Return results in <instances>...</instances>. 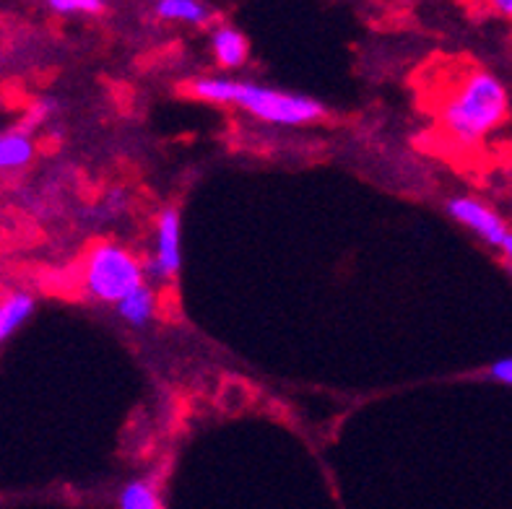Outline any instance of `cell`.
<instances>
[{
	"instance_id": "cell-5",
	"label": "cell",
	"mask_w": 512,
	"mask_h": 509,
	"mask_svg": "<svg viewBox=\"0 0 512 509\" xmlns=\"http://www.w3.org/2000/svg\"><path fill=\"white\" fill-rule=\"evenodd\" d=\"M182 250H180V213L177 208H164L156 221V252L146 263V273L169 281L180 273Z\"/></svg>"
},
{
	"instance_id": "cell-9",
	"label": "cell",
	"mask_w": 512,
	"mask_h": 509,
	"mask_svg": "<svg viewBox=\"0 0 512 509\" xmlns=\"http://www.w3.org/2000/svg\"><path fill=\"white\" fill-rule=\"evenodd\" d=\"M34 159V143L24 130L0 133V169H21Z\"/></svg>"
},
{
	"instance_id": "cell-4",
	"label": "cell",
	"mask_w": 512,
	"mask_h": 509,
	"mask_svg": "<svg viewBox=\"0 0 512 509\" xmlns=\"http://www.w3.org/2000/svg\"><path fill=\"white\" fill-rule=\"evenodd\" d=\"M448 213L458 224L468 226L479 239H484L487 245L500 247L505 242L510 226L505 224L500 213L484 206L481 200L468 198V195H458V198L448 200Z\"/></svg>"
},
{
	"instance_id": "cell-15",
	"label": "cell",
	"mask_w": 512,
	"mask_h": 509,
	"mask_svg": "<svg viewBox=\"0 0 512 509\" xmlns=\"http://www.w3.org/2000/svg\"><path fill=\"white\" fill-rule=\"evenodd\" d=\"M494 8H497L500 13H505V16H512V0H497Z\"/></svg>"
},
{
	"instance_id": "cell-2",
	"label": "cell",
	"mask_w": 512,
	"mask_h": 509,
	"mask_svg": "<svg viewBox=\"0 0 512 509\" xmlns=\"http://www.w3.org/2000/svg\"><path fill=\"white\" fill-rule=\"evenodd\" d=\"M190 94L206 102L237 104L258 120L273 125H307L325 115V107L318 99L232 78H198L190 86Z\"/></svg>"
},
{
	"instance_id": "cell-14",
	"label": "cell",
	"mask_w": 512,
	"mask_h": 509,
	"mask_svg": "<svg viewBox=\"0 0 512 509\" xmlns=\"http://www.w3.org/2000/svg\"><path fill=\"white\" fill-rule=\"evenodd\" d=\"M500 250H502V255H505V260H510L512 263V229L507 232V237H505V242L500 245Z\"/></svg>"
},
{
	"instance_id": "cell-11",
	"label": "cell",
	"mask_w": 512,
	"mask_h": 509,
	"mask_svg": "<svg viewBox=\"0 0 512 509\" xmlns=\"http://www.w3.org/2000/svg\"><path fill=\"white\" fill-rule=\"evenodd\" d=\"M154 310H156V294L146 284H143L141 289L133 291V294H128L123 302L117 304V315L123 317L128 325H136V328L149 323Z\"/></svg>"
},
{
	"instance_id": "cell-6",
	"label": "cell",
	"mask_w": 512,
	"mask_h": 509,
	"mask_svg": "<svg viewBox=\"0 0 512 509\" xmlns=\"http://www.w3.org/2000/svg\"><path fill=\"white\" fill-rule=\"evenodd\" d=\"M117 509H164L162 486L154 476L133 478L117 494Z\"/></svg>"
},
{
	"instance_id": "cell-7",
	"label": "cell",
	"mask_w": 512,
	"mask_h": 509,
	"mask_svg": "<svg viewBox=\"0 0 512 509\" xmlns=\"http://www.w3.org/2000/svg\"><path fill=\"white\" fill-rule=\"evenodd\" d=\"M211 47H214V58L221 68H240L250 50L245 34L234 26H219L211 37Z\"/></svg>"
},
{
	"instance_id": "cell-1",
	"label": "cell",
	"mask_w": 512,
	"mask_h": 509,
	"mask_svg": "<svg viewBox=\"0 0 512 509\" xmlns=\"http://www.w3.org/2000/svg\"><path fill=\"white\" fill-rule=\"evenodd\" d=\"M437 117L445 136L461 146H476L510 117V94L500 78L484 68H466L448 86Z\"/></svg>"
},
{
	"instance_id": "cell-13",
	"label": "cell",
	"mask_w": 512,
	"mask_h": 509,
	"mask_svg": "<svg viewBox=\"0 0 512 509\" xmlns=\"http://www.w3.org/2000/svg\"><path fill=\"white\" fill-rule=\"evenodd\" d=\"M489 377L497 382H502V385L512 387V356H505V359H497L489 367Z\"/></svg>"
},
{
	"instance_id": "cell-12",
	"label": "cell",
	"mask_w": 512,
	"mask_h": 509,
	"mask_svg": "<svg viewBox=\"0 0 512 509\" xmlns=\"http://www.w3.org/2000/svg\"><path fill=\"white\" fill-rule=\"evenodd\" d=\"M47 8H52L55 13H73V16L86 13V16H91V13H102L104 3L102 0H50Z\"/></svg>"
},
{
	"instance_id": "cell-8",
	"label": "cell",
	"mask_w": 512,
	"mask_h": 509,
	"mask_svg": "<svg viewBox=\"0 0 512 509\" xmlns=\"http://www.w3.org/2000/svg\"><path fill=\"white\" fill-rule=\"evenodd\" d=\"M34 315V297L32 294H24V291H16V294H8L3 302H0V346L8 341V338L21 328V325Z\"/></svg>"
},
{
	"instance_id": "cell-10",
	"label": "cell",
	"mask_w": 512,
	"mask_h": 509,
	"mask_svg": "<svg viewBox=\"0 0 512 509\" xmlns=\"http://www.w3.org/2000/svg\"><path fill=\"white\" fill-rule=\"evenodd\" d=\"M156 16L167 21H185V24H208L214 19V11L206 3H195V0H162L156 3Z\"/></svg>"
},
{
	"instance_id": "cell-3",
	"label": "cell",
	"mask_w": 512,
	"mask_h": 509,
	"mask_svg": "<svg viewBox=\"0 0 512 509\" xmlns=\"http://www.w3.org/2000/svg\"><path fill=\"white\" fill-rule=\"evenodd\" d=\"M146 265L115 242H99L89 250L84 263V289L91 299L120 304L143 286Z\"/></svg>"
}]
</instances>
